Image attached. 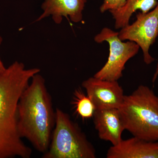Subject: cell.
I'll return each instance as SVG.
<instances>
[{
	"label": "cell",
	"instance_id": "obj_14",
	"mask_svg": "<svg viewBox=\"0 0 158 158\" xmlns=\"http://www.w3.org/2000/svg\"><path fill=\"white\" fill-rule=\"evenodd\" d=\"M2 38L1 36H0V46H1L2 43ZM6 68H7L5 67L4 63H3L2 59H1V57H0V74L3 73V72H4L5 70H6Z\"/></svg>",
	"mask_w": 158,
	"mask_h": 158
},
{
	"label": "cell",
	"instance_id": "obj_7",
	"mask_svg": "<svg viewBox=\"0 0 158 158\" xmlns=\"http://www.w3.org/2000/svg\"><path fill=\"white\" fill-rule=\"evenodd\" d=\"M82 86L93 102L95 110L118 109L123 102V90L117 81H108L91 77Z\"/></svg>",
	"mask_w": 158,
	"mask_h": 158
},
{
	"label": "cell",
	"instance_id": "obj_2",
	"mask_svg": "<svg viewBox=\"0 0 158 158\" xmlns=\"http://www.w3.org/2000/svg\"><path fill=\"white\" fill-rule=\"evenodd\" d=\"M27 85L10 71L0 74V158H30L31 148L25 144L18 130L17 108Z\"/></svg>",
	"mask_w": 158,
	"mask_h": 158
},
{
	"label": "cell",
	"instance_id": "obj_6",
	"mask_svg": "<svg viewBox=\"0 0 158 158\" xmlns=\"http://www.w3.org/2000/svg\"><path fill=\"white\" fill-rule=\"evenodd\" d=\"M158 36V3L154 9L147 13L139 12L135 22L122 28L118 32V37L122 40L133 41L139 46L143 52L144 62L147 65L155 60L149 51Z\"/></svg>",
	"mask_w": 158,
	"mask_h": 158
},
{
	"label": "cell",
	"instance_id": "obj_15",
	"mask_svg": "<svg viewBox=\"0 0 158 158\" xmlns=\"http://www.w3.org/2000/svg\"><path fill=\"white\" fill-rule=\"evenodd\" d=\"M158 76V63L157 65L156 68V71L154 74L153 77L152 78V83H154L155 82Z\"/></svg>",
	"mask_w": 158,
	"mask_h": 158
},
{
	"label": "cell",
	"instance_id": "obj_11",
	"mask_svg": "<svg viewBox=\"0 0 158 158\" xmlns=\"http://www.w3.org/2000/svg\"><path fill=\"white\" fill-rule=\"evenodd\" d=\"M158 3V0H127L121 8L110 11L115 20V28L121 29L128 25L131 17L137 10L147 13L154 9Z\"/></svg>",
	"mask_w": 158,
	"mask_h": 158
},
{
	"label": "cell",
	"instance_id": "obj_10",
	"mask_svg": "<svg viewBox=\"0 0 158 158\" xmlns=\"http://www.w3.org/2000/svg\"><path fill=\"white\" fill-rule=\"evenodd\" d=\"M107 158H158V141L137 137L122 140L108 149Z\"/></svg>",
	"mask_w": 158,
	"mask_h": 158
},
{
	"label": "cell",
	"instance_id": "obj_3",
	"mask_svg": "<svg viewBox=\"0 0 158 158\" xmlns=\"http://www.w3.org/2000/svg\"><path fill=\"white\" fill-rule=\"evenodd\" d=\"M125 129L148 141H158V96L145 85L125 95L118 108Z\"/></svg>",
	"mask_w": 158,
	"mask_h": 158
},
{
	"label": "cell",
	"instance_id": "obj_13",
	"mask_svg": "<svg viewBox=\"0 0 158 158\" xmlns=\"http://www.w3.org/2000/svg\"><path fill=\"white\" fill-rule=\"evenodd\" d=\"M126 1L127 0H104L100 10L102 13L107 11L116 10L124 6Z\"/></svg>",
	"mask_w": 158,
	"mask_h": 158
},
{
	"label": "cell",
	"instance_id": "obj_8",
	"mask_svg": "<svg viewBox=\"0 0 158 158\" xmlns=\"http://www.w3.org/2000/svg\"><path fill=\"white\" fill-rule=\"evenodd\" d=\"M94 123L101 139L110 141L113 145L122 140L124 124L118 109H101L94 111Z\"/></svg>",
	"mask_w": 158,
	"mask_h": 158
},
{
	"label": "cell",
	"instance_id": "obj_1",
	"mask_svg": "<svg viewBox=\"0 0 158 158\" xmlns=\"http://www.w3.org/2000/svg\"><path fill=\"white\" fill-rule=\"evenodd\" d=\"M18 130L37 151L46 152L56 123L52 97L39 73L32 77L20 97L17 108Z\"/></svg>",
	"mask_w": 158,
	"mask_h": 158
},
{
	"label": "cell",
	"instance_id": "obj_4",
	"mask_svg": "<svg viewBox=\"0 0 158 158\" xmlns=\"http://www.w3.org/2000/svg\"><path fill=\"white\" fill-rule=\"evenodd\" d=\"M96 151L85 133L67 113L59 108L50 144L43 158H95Z\"/></svg>",
	"mask_w": 158,
	"mask_h": 158
},
{
	"label": "cell",
	"instance_id": "obj_9",
	"mask_svg": "<svg viewBox=\"0 0 158 158\" xmlns=\"http://www.w3.org/2000/svg\"><path fill=\"white\" fill-rule=\"evenodd\" d=\"M87 0H44L41 9L43 13L36 22L51 16L56 23H62L63 17L78 23L83 19V11Z\"/></svg>",
	"mask_w": 158,
	"mask_h": 158
},
{
	"label": "cell",
	"instance_id": "obj_5",
	"mask_svg": "<svg viewBox=\"0 0 158 158\" xmlns=\"http://www.w3.org/2000/svg\"><path fill=\"white\" fill-rule=\"evenodd\" d=\"M98 43L106 41L110 45V54L103 67L94 74L97 78L117 81L123 76L125 65L129 59L139 52V46L133 41L123 42L118 37V32L105 27L94 37Z\"/></svg>",
	"mask_w": 158,
	"mask_h": 158
},
{
	"label": "cell",
	"instance_id": "obj_12",
	"mask_svg": "<svg viewBox=\"0 0 158 158\" xmlns=\"http://www.w3.org/2000/svg\"><path fill=\"white\" fill-rule=\"evenodd\" d=\"M72 100V104L77 116L84 120L93 118L95 107L90 97L81 89L75 90Z\"/></svg>",
	"mask_w": 158,
	"mask_h": 158
}]
</instances>
